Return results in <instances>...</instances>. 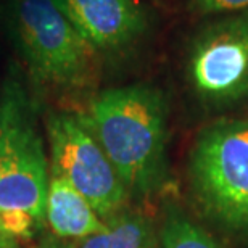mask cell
Returning <instances> with one entry per match:
<instances>
[{
	"label": "cell",
	"instance_id": "1",
	"mask_svg": "<svg viewBox=\"0 0 248 248\" xmlns=\"http://www.w3.org/2000/svg\"><path fill=\"white\" fill-rule=\"evenodd\" d=\"M84 123L134 195H150L166 179L168 102L152 84H129L95 93Z\"/></svg>",
	"mask_w": 248,
	"mask_h": 248
},
{
	"label": "cell",
	"instance_id": "2",
	"mask_svg": "<svg viewBox=\"0 0 248 248\" xmlns=\"http://www.w3.org/2000/svg\"><path fill=\"white\" fill-rule=\"evenodd\" d=\"M48 161L32 103L10 78L0 97V222L29 240L46 222Z\"/></svg>",
	"mask_w": 248,
	"mask_h": 248
},
{
	"label": "cell",
	"instance_id": "3",
	"mask_svg": "<svg viewBox=\"0 0 248 248\" xmlns=\"http://www.w3.org/2000/svg\"><path fill=\"white\" fill-rule=\"evenodd\" d=\"M188 177L206 217L248 234V120L226 118L203 127L188 155Z\"/></svg>",
	"mask_w": 248,
	"mask_h": 248
},
{
	"label": "cell",
	"instance_id": "4",
	"mask_svg": "<svg viewBox=\"0 0 248 248\" xmlns=\"http://www.w3.org/2000/svg\"><path fill=\"white\" fill-rule=\"evenodd\" d=\"M7 26L37 81L58 89L91 82L98 57L57 0H8Z\"/></svg>",
	"mask_w": 248,
	"mask_h": 248
},
{
	"label": "cell",
	"instance_id": "5",
	"mask_svg": "<svg viewBox=\"0 0 248 248\" xmlns=\"http://www.w3.org/2000/svg\"><path fill=\"white\" fill-rule=\"evenodd\" d=\"M184 76L208 111L248 102V10L203 18L188 36Z\"/></svg>",
	"mask_w": 248,
	"mask_h": 248
},
{
	"label": "cell",
	"instance_id": "6",
	"mask_svg": "<svg viewBox=\"0 0 248 248\" xmlns=\"http://www.w3.org/2000/svg\"><path fill=\"white\" fill-rule=\"evenodd\" d=\"M52 172L87 198L103 221L118 215L129 192L81 113L50 111L46 120Z\"/></svg>",
	"mask_w": 248,
	"mask_h": 248
},
{
	"label": "cell",
	"instance_id": "7",
	"mask_svg": "<svg viewBox=\"0 0 248 248\" xmlns=\"http://www.w3.org/2000/svg\"><path fill=\"white\" fill-rule=\"evenodd\" d=\"M97 57L123 55L155 29L153 10L142 0H57Z\"/></svg>",
	"mask_w": 248,
	"mask_h": 248
},
{
	"label": "cell",
	"instance_id": "8",
	"mask_svg": "<svg viewBox=\"0 0 248 248\" xmlns=\"http://www.w3.org/2000/svg\"><path fill=\"white\" fill-rule=\"evenodd\" d=\"M46 222L58 237L73 240H82L107 226L87 198L55 172L48 179Z\"/></svg>",
	"mask_w": 248,
	"mask_h": 248
},
{
	"label": "cell",
	"instance_id": "9",
	"mask_svg": "<svg viewBox=\"0 0 248 248\" xmlns=\"http://www.w3.org/2000/svg\"><path fill=\"white\" fill-rule=\"evenodd\" d=\"M105 229L79 240L74 248H156L150 221L137 213H118Z\"/></svg>",
	"mask_w": 248,
	"mask_h": 248
},
{
	"label": "cell",
	"instance_id": "10",
	"mask_svg": "<svg viewBox=\"0 0 248 248\" xmlns=\"http://www.w3.org/2000/svg\"><path fill=\"white\" fill-rule=\"evenodd\" d=\"M160 248H224L176 208H170L160 231Z\"/></svg>",
	"mask_w": 248,
	"mask_h": 248
},
{
	"label": "cell",
	"instance_id": "11",
	"mask_svg": "<svg viewBox=\"0 0 248 248\" xmlns=\"http://www.w3.org/2000/svg\"><path fill=\"white\" fill-rule=\"evenodd\" d=\"M186 7L192 15L203 19L248 10V0H186Z\"/></svg>",
	"mask_w": 248,
	"mask_h": 248
},
{
	"label": "cell",
	"instance_id": "12",
	"mask_svg": "<svg viewBox=\"0 0 248 248\" xmlns=\"http://www.w3.org/2000/svg\"><path fill=\"white\" fill-rule=\"evenodd\" d=\"M0 248H19V240L13 237L0 222Z\"/></svg>",
	"mask_w": 248,
	"mask_h": 248
},
{
	"label": "cell",
	"instance_id": "13",
	"mask_svg": "<svg viewBox=\"0 0 248 248\" xmlns=\"http://www.w3.org/2000/svg\"><path fill=\"white\" fill-rule=\"evenodd\" d=\"M41 248H47V247H41ZM50 248H52V247H50Z\"/></svg>",
	"mask_w": 248,
	"mask_h": 248
}]
</instances>
